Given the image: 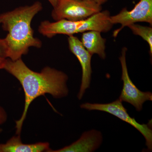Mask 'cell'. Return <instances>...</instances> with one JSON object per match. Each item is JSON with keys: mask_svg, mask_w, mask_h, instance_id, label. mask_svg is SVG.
Listing matches in <instances>:
<instances>
[{"mask_svg": "<svg viewBox=\"0 0 152 152\" xmlns=\"http://www.w3.org/2000/svg\"><path fill=\"white\" fill-rule=\"evenodd\" d=\"M4 69L17 78L24 91V109L20 118L16 121L17 135L20 134L29 107L36 98L48 94L58 99L69 94L68 77L61 71L47 66L37 72L28 67L21 58L12 61L7 58Z\"/></svg>", "mask_w": 152, "mask_h": 152, "instance_id": "1", "label": "cell"}, {"mask_svg": "<svg viewBox=\"0 0 152 152\" xmlns=\"http://www.w3.org/2000/svg\"><path fill=\"white\" fill-rule=\"evenodd\" d=\"M37 1L31 6L17 8L0 15V24L8 32L4 38L7 47V58L16 61L28 52L31 47L39 48L42 42L34 36L31 24L34 17L42 9Z\"/></svg>", "mask_w": 152, "mask_h": 152, "instance_id": "2", "label": "cell"}, {"mask_svg": "<svg viewBox=\"0 0 152 152\" xmlns=\"http://www.w3.org/2000/svg\"><path fill=\"white\" fill-rule=\"evenodd\" d=\"M110 12L104 10L80 20H61L55 22L44 21L41 22L38 30L42 35L49 38L57 34L69 36L91 31L107 33L111 30L114 25L110 21Z\"/></svg>", "mask_w": 152, "mask_h": 152, "instance_id": "3", "label": "cell"}, {"mask_svg": "<svg viewBox=\"0 0 152 152\" xmlns=\"http://www.w3.org/2000/svg\"><path fill=\"white\" fill-rule=\"evenodd\" d=\"M102 5L92 0H58L52 12L55 21H77L86 19L101 12Z\"/></svg>", "mask_w": 152, "mask_h": 152, "instance_id": "4", "label": "cell"}, {"mask_svg": "<svg viewBox=\"0 0 152 152\" xmlns=\"http://www.w3.org/2000/svg\"><path fill=\"white\" fill-rule=\"evenodd\" d=\"M82 109L87 110H98L106 112L117 117L120 119L129 124L144 136L146 141L147 151L152 150V124H141L138 123L134 118H132L128 113L127 110L123 106L122 102L119 99L108 104L90 103H85L80 105Z\"/></svg>", "mask_w": 152, "mask_h": 152, "instance_id": "5", "label": "cell"}, {"mask_svg": "<svg viewBox=\"0 0 152 152\" xmlns=\"http://www.w3.org/2000/svg\"><path fill=\"white\" fill-rule=\"evenodd\" d=\"M127 48H123L120 57L122 67L121 80L123 82L122 90L119 99L122 102L131 104L137 111L142 110L143 105L146 101H152V94L151 92H142L134 84L129 76L127 66L126 54Z\"/></svg>", "mask_w": 152, "mask_h": 152, "instance_id": "6", "label": "cell"}, {"mask_svg": "<svg viewBox=\"0 0 152 152\" xmlns=\"http://www.w3.org/2000/svg\"><path fill=\"white\" fill-rule=\"evenodd\" d=\"M110 21L113 25H121L113 33L115 38L125 27L138 22H145L152 26V0H140L131 10L124 8L117 15L111 16Z\"/></svg>", "mask_w": 152, "mask_h": 152, "instance_id": "7", "label": "cell"}, {"mask_svg": "<svg viewBox=\"0 0 152 152\" xmlns=\"http://www.w3.org/2000/svg\"><path fill=\"white\" fill-rule=\"evenodd\" d=\"M68 41L70 50L77 57L82 67L81 84L77 95L78 99L80 100L86 91L90 87L92 73L91 65L92 55L85 49L81 41L77 37L69 36Z\"/></svg>", "mask_w": 152, "mask_h": 152, "instance_id": "8", "label": "cell"}, {"mask_svg": "<svg viewBox=\"0 0 152 152\" xmlns=\"http://www.w3.org/2000/svg\"><path fill=\"white\" fill-rule=\"evenodd\" d=\"M102 142V133L96 130H91L83 133L78 140L69 145L56 151L50 149L48 152H94L99 148Z\"/></svg>", "mask_w": 152, "mask_h": 152, "instance_id": "9", "label": "cell"}, {"mask_svg": "<svg viewBox=\"0 0 152 152\" xmlns=\"http://www.w3.org/2000/svg\"><path fill=\"white\" fill-rule=\"evenodd\" d=\"M50 150V144L48 142L23 143L20 135L11 138L6 143L0 144V152H48Z\"/></svg>", "mask_w": 152, "mask_h": 152, "instance_id": "10", "label": "cell"}, {"mask_svg": "<svg viewBox=\"0 0 152 152\" xmlns=\"http://www.w3.org/2000/svg\"><path fill=\"white\" fill-rule=\"evenodd\" d=\"M100 32L91 31L83 33L81 42L85 49L92 55L97 54L102 59L106 58V39L102 37Z\"/></svg>", "mask_w": 152, "mask_h": 152, "instance_id": "11", "label": "cell"}, {"mask_svg": "<svg viewBox=\"0 0 152 152\" xmlns=\"http://www.w3.org/2000/svg\"><path fill=\"white\" fill-rule=\"evenodd\" d=\"M128 27L130 29L133 34L140 36L148 42L150 48V55H152V28L151 27L141 26L135 23L129 25Z\"/></svg>", "mask_w": 152, "mask_h": 152, "instance_id": "12", "label": "cell"}, {"mask_svg": "<svg viewBox=\"0 0 152 152\" xmlns=\"http://www.w3.org/2000/svg\"><path fill=\"white\" fill-rule=\"evenodd\" d=\"M8 48L6 41L4 39L0 38V58H7Z\"/></svg>", "mask_w": 152, "mask_h": 152, "instance_id": "13", "label": "cell"}, {"mask_svg": "<svg viewBox=\"0 0 152 152\" xmlns=\"http://www.w3.org/2000/svg\"><path fill=\"white\" fill-rule=\"evenodd\" d=\"M7 118V117L5 111L2 107H0V125L5 122Z\"/></svg>", "mask_w": 152, "mask_h": 152, "instance_id": "14", "label": "cell"}, {"mask_svg": "<svg viewBox=\"0 0 152 152\" xmlns=\"http://www.w3.org/2000/svg\"><path fill=\"white\" fill-rule=\"evenodd\" d=\"M7 58H0V70L1 69H4V66L5 64L6 60Z\"/></svg>", "mask_w": 152, "mask_h": 152, "instance_id": "15", "label": "cell"}, {"mask_svg": "<svg viewBox=\"0 0 152 152\" xmlns=\"http://www.w3.org/2000/svg\"><path fill=\"white\" fill-rule=\"evenodd\" d=\"M92 1H94L95 2L97 3L98 4L100 5H102L107 2L108 0H92Z\"/></svg>", "mask_w": 152, "mask_h": 152, "instance_id": "16", "label": "cell"}, {"mask_svg": "<svg viewBox=\"0 0 152 152\" xmlns=\"http://www.w3.org/2000/svg\"><path fill=\"white\" fill-rule=\"evenodd\" d=\"M48 1L50 3V4H51V5L53 6V7H54L56 5L58 0H48Z\"/></svg>", "mask_w": 152, "mask_h": 152, "instance_id": "17", "label": "cell"}, {"mask_svg": "<svg viewBox=\"0 0 152 152\" xmlns=\"http://www.w3.org/2000/svg\"><path fill=\"white\" fill-rule=\"evenodd\" d=\"M2 131V129H1V128H0V133H1V132Z\"/></svg>", "mask_w": 152, "mask_h": 152, "instance_id": "18", "label": "cell"}]
</instances>
